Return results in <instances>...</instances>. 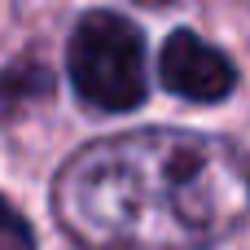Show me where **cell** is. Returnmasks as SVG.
<instances>
[{"mask_svg": "<svg viewBox=\"0 0 250 250\" xmlns=\"http://www.w3.org/2000/svg\"><path fill=\"white\" fill-rule=\"evenodd\" d=\"M53 220L79 250H211L250 220V154L185 127L101 136L62 163Z\"/></svg>", "mask_w": 250, "mask_h": 250, "instance_id": "cell-1", "label": "cell"}, {"mask_svg": "<svg viewBox=\"0 0 250 250\" xmlns=\"http://www.w3.org/2000/svg\"><path fill=\"white\" fill-rule=\"evenodd\" d=\"M70 88L88 110L127 114L145 101V35L132 18L114 9H92L75 22L66 48Z\"/></svg>", "mask_w": 250, "mask_h": 250, "instance_id": "cell-2", "label": "cell"}, {"mask_svg": "<svg viewBox=\"0 0 250 250\" xmlns=\"http://www.w3.org/2000/svg\"><path fill=\"white\" fill-rule=\"evenodd\" d=\"M158 75L171 97L193 101V105H215L237 88V66L229 62V53L193 31L167 35L158 53Z\"/></svg>", "mask_w": 250, "mask_h": 250, "instance_id": "cell-3", "label": "cell"}, {"mask_svg": "<svg viewBox=\"0 0 250 250\" xmlns=\"http://www.w3.org/2000/svg\"><path fill=\"white\" fill-rule=\"evenodd\" d=\"M53 92V75L40 62H18L0 75V123L22 114L31 101H44Z\"/></svg>", "mask_w": 250, "mask_h": 250, "instance_id": "cell-4", "label": "cell"}, {"mask_svg": "<svg viewBox=\"0 0 250 250\" xmlns=\"http://www.w3.org/2000/svg\"><path fill=\"white\" fill-rule=\"evenodd\" d=\"M0 250H35V233H31L26 215L9 198H0Z\"/></svg>", "mask_w": 250, "mask_h": 250, "instance_id": "cell-5", "label": "cell"}, {"mask_svg": "<svg viewBox=\"0 0 250 250\" xmlns=\"http://www.w3.org/2000/svg\"><path fill=\"white\" fill-rule=\"evenodd\" d=\"M141 4H171V0H141Z\"/></svg>", "mask_w": 250, "mask_h": 250, "instance_id": "cell-6", "label": "cell"}]
</instances>
